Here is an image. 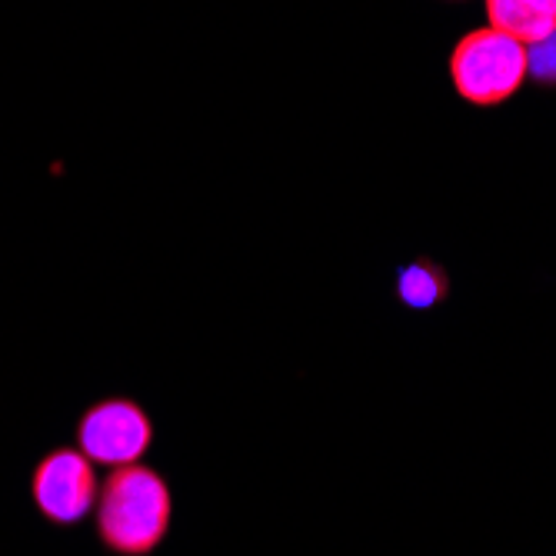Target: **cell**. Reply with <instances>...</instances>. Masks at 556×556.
<instances>
[{"instance_id": "7a4b0ae2", "label": "cell", "mask_w": 556, "mask_h": 556, "mask_svg": "<svg viewBox=\"0 0 556 556\" xmlns=\"http://www.w3.org/2000/svg\"><path fill=\"white\" fill-rule=\"evenodd\" d=\"M527 74V47L493 27L470 30L453 47L450 58L453 87L464 100L480 108H493L514 97Z\"/></svg>"}, {"instance_id": "8992f818", "label": "cell", "mask_w": 556, "mask_h": 556, "mask_svg": "<svg viewBox=\"0 0 556 556\" xmlns=\"http://www.w3.org/2000/svg\"><path fill=\"white\" fill-rule=\"evenodd\" d=\"M396 293H400L403 303H407V307L427 311L443 296V274L433 270L430 264H410L407 270L400 274Z\"/></svg>"}, {"instance_id": "6da1fadb", "label": "cell", "mask_w": 556, "mask_h": 556, "mask_svg": "<svg viewBox=\"0 0 556 556\" xmlns=\"http://www.w3.org/2000/svg\"><path fill=\"white\" fill-rule=\"evenodd\" d=\"M97 540L114 556H154L174 527V490L154 467H114L93 507Z\"/></svg>"}, {"instance_id": "277c9868", "label": "cell", "mask_w": 556, "mask_h": 556, "mask_svg": "<svg viewBox=\"0 0 556 556\" xmlns=\"http://www.w3.org/2000/svg\"><path fill=\"white\" fill-rule=\"evenodd\" d=\"M100 496L97 467L77 446H58L43 453L30 473V500L37 514L54 527L84 523Z\"/></svg>"}, {"instance_id": "52a82bcc", "label": "cell", "mask_w": 556, "mask_h": 556, "mask_svg": "<svg viewBox=\"0 0 556 556\" xmlns=\"http://www.w3.org/2000/svg\"><path fill=\"white\" fill-rule=\"evenodd\" d=\"M527 71H533L540 80H556V34L527 47Z\"/></svg>"}, {"instance_id": "5b68a950", "label": "cell", "mask_w": 556, "mask_h": 556, "mask_svg": "<svg viewBox=\"0 0 556 556\" xmlns=\"http://www.w3.org/2000/svg\"><path fill=\"white\" fill-rule=\"evenodd\" d=\"M490 27L533 47L556 34V0H486Z\"/></svg>"}, {"instance_id": "3957f363", "label": "cell", "mask_w": 556, "mask_h": 556, "mask_svg": "<svg viewBox=\"0 0 556 556\" xmlns=\"http://www.w3.org/2000/svg\"><path fill=\"white\" fill-rule=\"evenodd\" d=\"M154 420L127 396L97 400L77 420V450L93 467H127L140 464L154 446Z\"/></svg>"}]
</instances>
